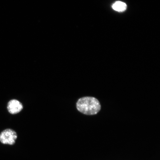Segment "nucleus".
<instances>
[{
	"instance_id": "obj_1",
	"label": "nucleus",
	"mask_w": 160,
	"mask_h": 160,
	"mask_svg": "<svg viewBox=\"0 0 160 160\" xmlns=\"http://www.w3.org/2000/svg\"><path fill=\"white\" fill-rule=\"evenodd\" d=\"M78 111L86 115L97 114L101 110V106L95 98L85 97L79 99L77 103Z\"/></svg>"
},
{
	"instance_id": "obj_2",
	"label": "nucleus",
	"mask_w": 160,
	"mask_h": 160,
	"mask_svg": "<svg viewBox=\"0 0 160 160\" xmlns=\"http://www.w3.org/2000/svg\"><path fill=\"white\" fill-rule=\"evenodd\" d=\"M17 138L16 132L10 129L4 130L0 134V141L3 144L13 145L15 143Z\"/></svg>"
},
{
	"instance_id": "obj_3",
	"label": "nucleus",
	"mask_w": 160,
	"mask_h": 160,
	"mask_svg": "<svg viewBox=\"0 0 160 160\" xmlns=\"http://www.w3.org/2000/svg\"><path fill=\"white\" fill-rule=\"evenodd\" d=\"M23 108L22 104L17 100H11L8 103V110L9 113L12 114H16L20 112Z\"/></svg>"
},
{
	"instance_id": "obj_4",
	"label": "nucleus",
	"mask_w": 160,
	"mask_h": 160,
	"mask_svg": "<svg viewBox=\"0 0 160 160\" xmlns=\"http://www.w3.org/2000/svg\"><path fill=\"white\" fill-rule=\"evenodd\" d=\"M112 8L115 11L119 12H122L127 9V5L126 3L121 1L116 2L112 6Z\"/></svg>"
}]
</instances>
